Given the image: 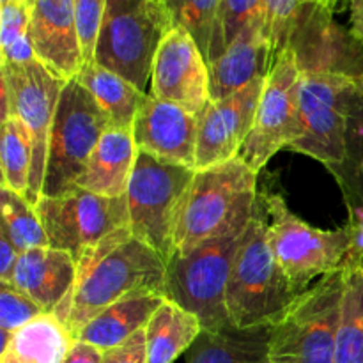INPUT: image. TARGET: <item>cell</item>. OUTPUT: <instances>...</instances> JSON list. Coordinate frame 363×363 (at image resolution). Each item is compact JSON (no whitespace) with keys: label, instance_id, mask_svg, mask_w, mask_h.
Returning a JSON list of instances; mask_svg holds the SVG:
<instances>
[{"label":"cell","instance_id":"6da1fadb","mask_svg":"<svg viewBox=\"0 0 363 363\" xmlns=\"http://www.w3.org/2000/svg\"><path fill=\"white\" fill-rule=\"evenodd\" d=\"M165 259L124 227L80 255L73 287L53 315L77 339L91 319L117 301L144 294L165 296Z\"/></svg>","mask_w":363,"mask_h":363},{"label":"cell","instance_id":"7a4b0ae2","mask_svg":"<svg viewBox=\"0 0 363 363\" xmlns=\"http://www.w3.org/2000/svg\"><path fill=\"white\" fill-rule=\"evenodd\" d=\"M257 176L241 158L197 170L177 220L174 254L243 234L261 194Z\"/></svg>","mask_w":363,"mask_h":363},{"label":"cell","instance_id":"3957f363","mask_svg":"<svg viewBox=\"0 0 363 363\" xmlns=\"http://www.w3.org/2000/svg\"><path fill=\"white\" fill-rule=\"evenodd\" d=\"M296 296L269 245L268 213L259 194L254 218L245 230L227 284L230 325L240 330L269 325Z\"/></svg>","mask_w":363,"mask_h":363},{"label":"cell","instance_id":"277c9868","mask_svg":"<svg viewBox=\"0 0 363 363\" xmlns=\"http://www.w3.org/2000/svg\"><path fill=\"white\" fill-rule=\"evenodd\" d=\"M344 266L321 277L268 325L272 363H335Z\"/></svg>","mask_w":363,"mask_h":363},{"label":"cell","instance_id":"5b68a950","mask_svg":"<svg viewBox=\"0 0 363 363\" xmlns=\"http://www.w3.org/2000/svg\"><path fill=\"white\" fill-rule=\"evenodd\" d=\"M172 27L165 0H108L94 62L144 91L160 43Z\"/></svg>","mask_w":363,"mask_h":363},{"label":"cell","instance_id":"8992f818","mask_svg":"<svg viewBox=\"0 0 363 363\" xmlns=\"http://www.w3.org/2000/svg\"><path fill=\"white\" fill-rule=\"evenodd\" d=\"M195 172L138 151L126 194L128 227L167 262L174 254L177 220Z\"/></svg>","mask_w":363,"mask_h":363},{"label":"cell","instance_id":"52a82bcc","mask_svg":"<svg viewBox=\"0 0 363 363\" xmlns=\"http://www.w3.org/2000/svg\"><path fill=\"white\" fill-rule=\"evenodd\" d=\"M261 197L268 213L272 250L298 294L308 289L315 279L342 268L351 252L347 227L315 229L291 211L282 195L264 188Z\"/></svg>","mask_w":363,"mask_h":363},{"label":"cell","instance_id":"ba28073f","mask_svg":"<svg viewBox=\"0 0 363 363\" xmlns=\"http://www.w3.org/2000/svg\"><path fill=\"white\" fill-rule=\"evenodd\" d=\"M112 128L105 110L77 80H67L60 92L48 142L41 197H55L77 186L92 151Z\"/></svg>","mask_w":363,"mask_h":363},{"label":"cell","instance_id":"9c48e42d","mask_svg":"<svg viewBox=\"0 0 363 363\" xmlns=\"http://www.w3.org/2000/svg\"><path fill=\"white\" fill-rule=\"evenodd\" d=\"M243 236L245 233L208 241L188 254H174L167 262V300L197 315L202 330L233 326L227 312V284Z\"/></svg>","mask_w":363,"mask_h":363},{"label":"cell","instance_id":"30bf717a","mask_svg":"<svg viewBox=\"0 0 363 363\" xmlns=\"http://www.w3.org/2000/svg\"><path fill=\"white\" fill-rule=\"evenodd\" d=\"M2 74V121L16 117L27 126L34 144L27 199L38 204L45 183L48 142L57 103L67 80L57 77L38 59L0 64Z\"/></svg>","mask_w":363,"mask_h":363},{"label":"cell","instance_id":"8fae6325","mask_svg":"<svg viewBox=\"0 0 363 363\" xmlns=\"http://www.w3.org/2000/svg\"><path fill=\"white\" fill-rule=\"evenodd\" d=\"M357 80L328 71H301L298 85L303 133L289 151L323 165H339L346 152L347 113Z\"/></svg>","mask_w":363,"mask_h":363},{"label":"cell","instance_id":"7c38bea8","mask_svg":"<svg viewBox=\"0 0 363 363\" xmlns=\"http://www.w3.org/2000/svg\"><path fill=\"white\" fill-rule=\"evenodd\" d=\"M300 73L293 50L286 48L277 55L266 74L254 126L238 156L255 174L261 172L280 149H289L303 133L298 101Z\"/></svg>","mask_w":363,"mask_h":363},{"label":"cell","instance_id":"4fadbf2b","mask_svg":"<svg viewBox=\"0 0 363 363\" xmlns=\"http://www.w3.org/2000/svg\"><path fill=\"white\" fill-rule=\"evenodd\" d=\"M35 211L50 247L67 252L74 261L130 222L126 197H101L80 186L55 197H41Z\"/></svg>","mask_w":363,"mask_h":363},{"label":"cell","instance_id":"5bb4252c","mask_svg":"<svg viewBox=\"0 0 363 363\" xmlns=\"http://www.w3.org/2000/svg\"><path fill=\"white\" fill-rule=\"evenodd\" d=\"M333 11L318 0L305 2L287 48L301 71H328L358 80L363 74V41L333 20Z\"/></svg>","mask_w":363,"mask_h":363},{"label":"cell","instance_id":"9a60e30c","mask_svg":"<svg viewBox=\"0 0 363 363\" xmlns=\"http://www.w3.org/2000/svg\"><path fill=\"white\" fill-rule=\"evenodd\" d=\"M151 96L199 113L211 99L209 66L190 32L172 27L152 62Z\"/></svg>","mask_w":363,"mask_h":363},{"label":"cell","instance_id":"2e32d148","mask_svg":"<svg viewBox=\"0 0 363 363\" xmlns=\"http://www.w3.org/2000/svg\"><path fill=\"white\" fill-rule=\"evenodd\" d=\"M264 80L266 77L257 78L227 98L209 99L206 108L199 113L197 170L240 156L254 126Z\"/></svg>","mask_w":363,"mask_h":363},{"label":"cell","instance_id":"e0dca14e","mask_svg":"<svg viewBox=\"0 0 363 363\" xmlns=\"http://www.w3.org/2000/svg\"><path fill=\"white\" fill-rule=\"evenodd\" d=\"M135 144L163 162L197 170L199 116L149 94L135 117Z\"/></svg>","mask_w":363,"mask_h":363},{"label":"cell","instance_id":"ac0fdd59","mask_svg":"<svg viewBox=\"0 0 363 363\" xmlns=\"http://www.w3.org/2000/svg\"><path fill=\"white\" fill-rule=\"evenodd\" d=\"M28 35L35 59L64 80H73L84 67L74 0H30Z\"/></svg>","mask_w":363,"mask_h":363},{"label":"cell","instance_id":"d6986e66","mask_svg":"<svg viewBox=\"0 0 363 363\" xmlns=\"http://www.w3.org/2000/svg\"><path fill=\"white\" fill-rule=\"evenodd\" d=\"M208 66L211 99L227 98L257 78H264L273 66L266 18L252 20L229 48Z\"/></svg>","mask_w":363,"mask_h":363},{"label":"cell","instance_id":"ffe728a7","mask_svg":"<svg viewBox=\"0 0 363 363\" xmlns=\"http://www.w3.org/2000/svg\"><path fill=\"white\" fill-rule=\"evenodd\" d=\"M77 279V261L71 254L52 247L21 252L11 286L27 294L45 314H53L69 294Z\"/></svg>","mask_w":363,"mask_h":363},{"label":"cell","instance_id":"44dd1931","mask_svg":"<svg viewBox=\"0 0 363 363\" xmlns=\"http://www.w3.org/2000/svg\"><path fill=\"white\" fill-rule=\"evenodd\" d=\"M138 147L131 130L108 128L92 151L77 186L110 199L126 197Z\"/></svg>","mask_w":363,"mask_h":363},{"label":"cell","instance_id":"7402d4cb","mask_svg":"<svg viewBox=\"0 0 363 363\" xmlns=\"http://www.w3.org/2000/svg\"><path fill=\"white\" fill-rule=\"evenodd\" d=\"M74 340L57 315L43 314L2 340L0 363H64Z\"/></svg>","mask_w":363,"mask_h":363},{"label":"cell","instance_id":"603a6c76","mask_svg":"<svg viewBox=\"0 0 363 363\" xmlns=\"http://www.w3.org/2000/svg\"><path fill=\"white\" fill-rule=\"evenodd\" d=\"M165 300L163 294H144L117 301L91 319L78 333L77 340L92 344L101 351L112 350L145 330L149 319Z\"/></svg>","mask_w":363,"mask_h":363},{"label":"cell","instance_id":"cb8c5ba5","mask_svg":"<svg viewBox=\"0 0 363 363\" xmlns=\"http://www.w3.org/2000/svg\"><path fill=\"white\" fill-rule=\"evenodd\" d=\"M188 363H272L268 325L240 330L234 326L202 330L190 347Z\"/></svg>","mask_w":363,"mask_h":363},{"label":"cell","instance_id":"d4e9b609","mask_svg":"<svg viewBox=\"0 0 363 363\" xmlns=\"http://www.w3.org/2000/svg\"><path fill=\"white\" fill-rule=\"evenodd\" d=\"M202 333V323L191 312L165 300L145 326L147 363H174Z\"/></svg>","mask_w":363,"mask_h":363},{"label":"cell","instance_id":"484cf974","mask_svg":"<svg viewBox=\"0 0 363 363\" xmlns=\"http://www.w3.org/2000/svg\"><path fill=\"white\" fill-rule=\"evenodd\" d=\"M77 80L105 110L113 128L121 130L133 128L138 108L147 98L142 89L96 62L84 64L82 71L77 74Z\"/></svg>","mask_w":363,"mask_h":363},{"label":"cell","instance_id":"4316f807","mask_svg":"<svg viewBox=\"0 0 363 363\" xmlns=\"http://www.w3.org/2000/svg\"><path fill=\"white\" fill-rule=\"evenodd\" d=\"M335 363H363V261L344 262V296Z\"/></svg>","mask_w":363,"mask_h":363},{"label":"cell","instance_id":"83f0119b","mask_svg":"<svg viewBox=\"0 0 363 363\" xmlns=\"http://www.w3.org/2000/svg\"><path fill=\"white\" fill-rule=\"evenodd\" d=\"M335 177L347 211L363 206V92L358 89L353 92L347 113L346 152L339 165L328 167Z\"/></svg>","mask_w":363,"mask_h":363},{"label":"cell","instance_id":"f1b7e54d","mask_svg":"<svg viewBox=\"0 0 363 363\" xmlns=\"http://www.w3.org/2000/svg\"><path fill=\"white\" fill-rule=\"evenodd\" d=\"M32 162H34V144H32L30 131L16 117L4 119L2 137H0L2 186L27 197Z\"/></svg>","mask_w":363,"mask_h":363},{"label":"cell","instance_id":"f546056e","mask_svg":"<svg viewBox=\"0 0 363 363\" xmlns=\"http://www.w3.org/2000/svg\"><path fill=\"white\" fill-rule=\"evenodd\" d=\"M0 201H2L0 229L6 230L20 254L30 250V248L50 247L48 236L39 220L35 206L27 197L2 186Z\"/></svg>","mask_w":363,"mask_h":363},{"label":"cell","instance_id":"4dcf8cb0","mask_svg":"<svg viewBox=\"0 0 363 363\" xmlns=\"http://www.w3.org/2000/svg\"><path fill=\"white\" fill-rule=\"evenodd\" d=\"M261 16H264V0H220L208 64L218 59L252 20Z\"/></svg>","mask_w":363,"mask_h":363},{"label":"cell","instance_id":"1f68e13d","mask_svg":"<svg viewBox=\"0 0 363 363\" xmlns=\"http://www.w3.org/2000/svg\"><path fill=\"white\" fill-rule=\"evenodd\" d=\"M30 0H18L2 6L0 20V57L2 62H28L35 59L34 46L28 35Z\"/></svg>","mask_w":363,"mask_h":363},{"label":"cell","instance_id":"d6a6232c","mask_svg":"<svg viewBox=\"0 0 363 363\" xmlns=\"http://www.w3.org/2000/svg\"><path fill=\"white\" fill-rule=\"evenodd\" d=\"M165 6L174 27H183L190 32L208 62L220 0H165Z\"/></svg>","mask_w":363,"mask_h":363},{"label":"cell","instance_id":"836d02e7","mask_svg":"<svg viewBox=\"0 0 363 363\" xmlns=\"http://www.w3.org/2000/svg\"><path fill=\"white\" fill-rule=\"evenodd\" d=\"M311 0H264L266 30L272 45V60L287 48L301 6ZM319 2V0H318Z\"/></svg>","mask_w":363,"mask_h":363},{"label":"cell","instance_id":"e575fe53","mask_svg":"<svg viewBox=\"0 0 363 363\" xmlns=\"http://www.w3.org/2000/svg\"><path fill=\"white\" fill-rule=\"evenodd\" d=\"M43 308L14 286L0 282V333L2 340L43 315Z\"/></svg>","mask_w":363,"mask_h":363},{"label":"cell","instance_id":"d590c367","mask_svg":"<svg viewBox=\"0 0 363 363\" xmlns=\"http://www.w3.org/2000/svg\"><path fill=\"white\" fill-rule=\"evenodd\" d=\"M108 0H74L78 38H80L84 62H94V50L101 30Z\"/></svg>","mask_w":363,"mask_h":363},{"label":"cell","instance_id":"8d00e7d4","mask_svg":"<svg viewBox=\"0 0 363 363\" xmlns=\"http://www.w3.org/2000/svg\"><path fill=\"white\" fill-rule=\"evenodd\" d=\"M101 363H147V344L145 330L135 333L133 337L108 351H103Z\"/></svg>","mask_w":363,"mask_h":363},{"label":"cell","instance_id":"74e56055","mask_svg":"<svg viewBox=\"0 0 363 363\" xmlns=\"http://www.w3.org/2000/svg\"><path fill=\"white\" fill-rule=\"evenodd\" d=\"M18 257H20L18 248L14 247V243L7 236L6 230L0 229V282H11Z\"/></svg>","mask_w":363,"mask_h":363},{"label":"cell","instance_id":"f35d334b","mask_svg":"<svg viewBox=\"0 0 363 363\" xmlns=\"http://www.w3.org/2000/svg\"><path fill=\"white\" fill-rule=\"evenodd\" d=\"M347 230L351 238V252L347 259L351 261H362L363 259V206L351 209L347 218Z\"/></svg>","mask_w":363,"mask_h":363},{"label":"cell","instance_id":"ab89813d","mask_svg":"<svg viewBox=\"0 0 363 363\" xmlns=\"http://www.w3.org/2000/svg\"><path fill=\"white\" fill-rule=\"evenodd\" d=\"M103 351L84 340H74L64 363H101Z\"/></svg>","mask_w":363,"mask_h":363},{"label":"cell","instance_id":"60d3db41","mask_svg":"<svg viewBox=\"0 0 363 363\" xmlns=\"http://www.w3.org/2000/svg\"><path fill=\"white\" fill-rule=\"evenodd\" d=\"M351 32L363 41V0H347Z\"/></svg>","mask_w":363,"mask_h":363},{"label":"cell","instance_id":"b9f144b4","mask_svg":"<svg viewBox=\"0 0 363 363\" xmlns=\"http://www.w3.org/2000/svg\"><path fill=\"white\" fill-rule=\"evenodd\" d=\"M319 2L326 4V6H330V7H332V9H337V6H339V4H340V0H319Z\"/></svg>","mask_w":363,"mask_h":363},{"label":"cell","instance_id":"7bdbcfd3","mask_svg":"<svg viewBox=\"0 0 363 363\" xmlns=\"http://www.w3.org/2000/svg\"><path fill=\"white\" fill-rule=\"evenodd\" d=\"M357 85H358V89H360V91L363 92V74L357 80Z\"/></svg>","mask_w":363,"mask_h":363},{"label":"cell","instance_id":"ee69618b","mask_svg":"<svg viewBox=\"0 0 363 363\" xmlns=\"http://www.w3.org/2000/svg\"><path fill=\"white\" fill-rule=\"evenodd\" d=\"M362 261H363V259H362Z\"/></svg>","mask_w":363,"mask_h":363}]
</instances>
